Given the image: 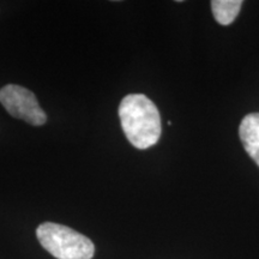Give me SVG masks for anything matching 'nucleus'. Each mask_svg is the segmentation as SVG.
Instances as JSON below:
<instances>
[{
    "instance_id": "obj_2",
    "label": "nucleus",
    "mask_w": 259,
    "mask_h": 259,
    "mask_svg": "<svg viewBox=\"0 0 259 259\" xmlns=\"http://www.w3.org/2000/svg\"><path fill=\"white\" fill-rule=\"evenodd\" d=\"M36 235L42 247L57 259H92L95 253L93 241L70 227L45 222L37 227Z\"/></svg>"
},
{
    "instance_id": "obj_4",
    "label": "nucleus",
    "mask_w": 259,
    "mask_h": 259,
    "mask_svg": "<svg viewBox=\"0 0 259 259\" xmlns=\"http://www.w3.org/2000/svg\"><path fill=\"white\" fill-rule=\"evenodd\" d=\"M239 136L246 153L259 167V113H251L242 119Z\"/></svg>"
},
{
    "instance_id": "obj_5",
    "label": "nucleus",
    "mask_w": 259,
    "mask_h": 259,
    "mask_svg": "<svg viewBox=\"0 0 259 259\" xmlns=\"http://www.w3.org/2000/svg\"><path fill=\"white\" fill-rule=\"evenodd\" d=\"M241 5V0H212L211 10L213 17L220 24H231L240 11Z\"/></svg>"
},
{
    "instance_id": "obj_3",
    "label": "nucleus",
    "mask_w": 259,
    "mask_h": 259,
    "mask_svg": "<svg viewBox=\"0 0 259 259\" xmlns=\"http://www.w3.org/2000/svg\"><path fill=\"white\" fill-rule=\"evenodd\" d=\"M0 102L10 114L34 126L44 125L47 115L30 90L16 84H8L0 89Z\"/></svg>"
},
{
    "instance_id": "obj_1",
    "label": "nucleus",
    "mask_w": 259,
    "mask_h": 259,
    "mask_svg": "<svg viewBox=\"0 0 259 259\" xmlns=\"http://www.w3.org/2000/svg\"><path fill=\"white\" fill-rule=\"evenodd\" d=\"M122 131L137 149H148L161 136V116L155 103L143 94H130L119 106Z\"/></svg>"
}]
</instances>
